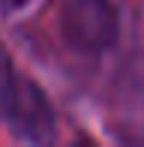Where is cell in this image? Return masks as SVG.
Wrapping results in <instances>:
<instances>
[{
	"label": "cell",
	"mask_w": 144,
	"mask_h": 147,
	"mask_svg": "<svg viewBox=\"0 0 144 147\" xmlns=\"http://www.w3.org/2000/svg\"><path fill=\"white\" fill-rule=\"evenodd\" d=\"M60 27L69 45L78 51H105L117 42V9L111 0H66Z\"/></svg>",
	"instance_id": "1"
},
{
	"label": "cell",
	"mask_w": 144,
	"mask_h": 147,
	"mask_svg": "<svg viewBox=\"0 0 144 147\" xmlns=\"http://www.w3.org/2000/svg\"><path fill=\"white\" fill-rule=\"evenodd\" d=\"M18 78H15V69H12V57L6 51V45L0 42V117H9L12 105H15V96H18Z\"/></svg>",
	"instance_id": "3"
},
{
	"label": "cell",
	"mask_w": 144,
	"mask_h": 147,
	"mask_svg": "<svg viewBox=\"0 0 144 147\" xmlns=\"http://www.w3.org/2000/svg\"><path fill=\"white\" fill-rule=\"evenodd\" d=\"M12 123V129H15L18 138H24V141H51L54 138V111H51L48 99H45V93L36 87V84L24 81L18 84V96H15V105H12L9 117H6Z\"/></svg>",
	"instance_id": "2"
}]
</instances>
